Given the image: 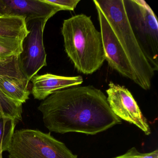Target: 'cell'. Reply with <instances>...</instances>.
<instances>
[{
	"label": "cell",
	"mask_w": 158,
	"mask_h": 158,
	"mask_svg": "<svg viewBox=\"0 0 158 158\" xmlns=\"http://www.w3.org/2000/svg\"><path fill=\"white\" fill-rule=\"evenodd\" d=\"M23 103L7 97L0 90V117H8L22 120Z\"/></svg>",
	"instance_id": "obj_13"
},
{
	"label": "cell",
	"mask_w": 158,
	"mask_h": 158,
	"mask_svg": "<svg viewBox=\"0 0 158 158\" xmlns=\"http://www.w3.org/2000/svg\"><path fill=\"white\" fill-rule=\"evenodd\" d=\"M129 23L153 70H158V23L154 12L142 0H123Z\"/></svg>",
	"instance_id": "obj_5"
},
{
	"label": "cell",
	"mask_w": 158,
	"mask_h": 158,
	"mask_svg": "<svg viewBox=\"0 0 158 158\" xmlns=\"http://www.w3.org/2000/svg\"><path fill=\"white\" fill-rule=\"evenodd\" d=\"M31 81L32 94L39 100H44L56 91L81 85L84 81L81 76L64 77L50 73L35 76Z\"/></svg>",
	"instance_id": "obj_11"
},
{
	"label": "cell",
	"mask_w": 158,
	"mask_h": 158,
	"mask_svg": "<svg viewBox=\"0 0 158 158\" xmlns=\"http://www.w3.org/2000/svg\"><path fill=\"white\" fill-rule=\"evenodd\" d=\"M17 123L10 117H0V156L3 152L8 150Z\"/></svg>",
	"instance_id": "obj_14"
},
{
	"label": "cell",
	"mask_w": 158,
	"mask_h": 158,
	"mask_svg": "<svg viewBox=\"0 0 158 158\" xmlns=\"http://www.w3.org/2000/svg\"><path fill=\"white\" fill-rule=\"evenodd\" d=\"M50 132L95 135L122 123L111 110L107 97L93 86L68 88L56 91L38 108Z\"/></svg>",
	"instance_id": "obj_1"
},
{
	"label": "cell",
	"mask_w": 158,
	"mask_h": 158,
	"mask_svg": "<svg viewBox=\"0 0 158 158\" xmlns=\"http://www.w3.org/2000/svg\"><path fill=\"white\" fill-rule=\"evenodd\" d=\"M50 4L59 6L62 10L73 11L76 8L80 0H45Z\"/></svg>",
	"instance_id": "obj_17"
},
{
	"label": "cell",
	"mask_w": 158,
	"mask_h": 158,
	"mask_svg": "<svg viewBox=\"0 0 158 158\" xmlns=\"http://www.w3.org/2000/svg\"><path fill=\"white\" fill-rule=\"evenodd\" d=\"M48 21L37 19L26 23L28 33L23 40V50L19 57L22 70L29 81L47 65L43 32Z\"/></svg>",
	"instance_id": "obj_6"
},
{
	"label": "cell",
	"mask_w": 158,
	"mask_h": 158,
	"mask_svg": "<svg viewBox=\"0 0 158 158\" xmlns=\"http://www.w3.org/2000/svg\"><path fill=\"white\" fill-rule=\"evenodd\" d=\"M113 158H158V150L148 153H141L135 148H131L125 154Z\"/></svg>",
	"instance_id": "obj_16"
},
{
	"label": "cell",
	"mask_w": 158,
	"mask_h": 158,
	"mask_svg": "<svg viewBox=\"0 0 158 158\" xmlns=\"http://www.w3.org/2000/svg\"><path fill=\"white\" fill-rule=\"evenodd\" d=\"M61 33L65 52L78 72L92 74L102 67L106 58L101 33L90 16L79 14L64 20Z\"/></svg>",
	"instance_id": "obj_2"
},
{
	"label": "cell",
	"mask_w": 158,
	"mask_h": 158,
	"mask_svg": "<svg viewBox=\"0 0 158 158\" xmlns=\"http://www.w3.org/2000/svg\"><path fill=\"white\" fill-rule=\"evenodd\" d=\"M96 6L100 25L101 33L106 60L111 68L138 84L131 63L119 44L108 20L100 8Z\"/></svg>",
	"instance_id": "obj_8"
},
{
	"label": "cell",
	"mask_w": 158,
	"mask_h": 158,
	"mask_svg": "<svg viewBox=\"0 0 158 158\" xmlns=\"http://www.w3.org/2000/svg\"><path fill=\"white\" fill-rule=\"evenodd\" d=\"M19 56L0 60V90L23 104L29 98L30 81L22 70Z\"/></svg>",
	"instance_id": "obj_9"
},
{
	"label": "cell",
	"mask_w": 158,
	"mask_h": 158,
	"mask_svg": "<svg viewBox=\"0 0 158 158\" xmlns=\"http://www.w3.org/2000/svg\"><path fill=\"white\" fill-rule=\"evenodd\" d=\"M0 158H2V156H0Z\"/></svg>",
	"instance_id": "obj_18"
},
{
	"label": "cell",
	"mask_w": 158,
	"mask_h": 158,
	"mask_svg": "<svg viewBox=\"0 0 158 158\" xmlns=\"http://www.w3.org/2000/svg\"><path fill=\"white\" fill-rule=\"evenodd\" d=\"M61 10L45 0H0V16L24 17L26 23L37 19L48 20Z\"/></svg>",
	"instance_id": "obj_10"
},
{
	"label": "cell",
	"mask_w": 158,
	"mask_h": 158,
	"mask_svg": "<svg viewBox=\"0 0 158 158\" xmlns=\"http://www.w3.org/2000/svg\"><path fill=\"white\" fill-rule=\"evenodd\" d=\"M93 2L105 15L127 56L137 79L138 85L145 90L150 89L155 72L133 33L123 0H94Z\"/></svg>",
	"instance_id": "obj_3"
},
{
	"label": "cell",
	"mask_w": 158,
	"mask_h": 158,
	"mask_svg": "<svg viewBox=\"0 0 158 158\" xmlns=\"http://www.w3.org/2000/svg\"><path fill=\"white\" fill-rule=\"evenodd\" d=\"M23 41L18 39L0 37V60L20 55L23 50Z\"/></svg>",
	"instance_id": "obj_15"
},
{
	"label": "cell",
	"mask_w": 158,
	"mask_h": 158,
	"mask_svg": "<svg viewBox=\"0 0 158 158\" xmlns=\"http://www.w3.org/2000/svg\"><path fill=\"white\" fill-rule=\"evenodd\" d=\"M106 93L110 108L116 116L136 126L145 135H150L151 131L147 119L127 89L111 82Z\"/></svg>",
	"instance_id": "obj_7"
},
{
	"label": "cell",
	"mask_w": 158,
	"mask_h": 158,
	"mask_svg": "<svg viewBox=\"0 0 158 158\" xmlns=\"http://www.w3.org/2000/svg\"><path fill=\"white\" fill-rule=\"evenodd\" d=\"M7 151L9 158H77L50 132L33 129L15 131Z\"/></svg>",
	"instance_id": "obj_4"
},
{
	"label": "cell",
	"mask_w": 158,
	"mask_h": 158,
	"mask_svg": "<svg viewBox=\"0 0 158 158\" xmlns=\"http://www.w3.org/2000/svg\"><path fill=\"white\" fill-rule=\"evenodd\" d=\"M28 33L24 17L0 16V37L23 40Z\"/></svg>",
	"instance_id": "obj_12"
}]
</instances>
